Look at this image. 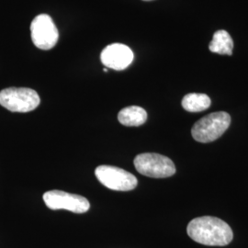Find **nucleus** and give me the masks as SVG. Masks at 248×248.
<instances>
[{
  "label": "nucleus",
  "instance_id": "nucleus-1",
  "mask_svg": "<svg viewBox=\"0 0 248 248\" xmlns=\"http://www.w3.org/2000/svg\"><path fill=\"white\" fill-rule=\"evenodd\" d=\"M186 232L197 243L210 247L227 246L233 237L229 224L212 216L193 219L188 223Z\"/></svg>",
  "mask_w": 248,
  "mask_h": 248
},
{
  "label": "nucleus",
  "instance_id": "nucleus-2",
  "mask_svg": "<svg viewBox=\"0 0 248 248\" xmlns=\"http://www.w3.org/2000/svg\"><path fill=\"white\" fill-rule=\"evenodd\" d=\"M230 124L231 116L227 112H213L198 121L192 127L191 134L197 142H213L226 132Z\"/></svg>",
  "mask_w": 248,
  "mask_h": 248
},
{
  "label": "nucleus",
  "instance_id": "nucleus-3",
  "mask_svg": "<svg viewBox=\"0 0 248 248\" xmlns=\"http://www.w3.org/2000/svg\"><path fill=\"white\" fill-rule=\"evenodd\" d=\"M35 90L28 88H9L0 91V105L12 112H30L40 105Z\"/></svg>",
  "mask_w": 248,
  "mask_h": 248
},
{
  "label": "nucleus",
  "instance_id": "nucleus-4",
  "mask_svg": "<svg viewBox=\"0 0 248 248\" xmlns=\"http://www.w3.org/2000/svg\"><path fill=\"white\" fill-rule=\"evenodd\" d=\"M133 163L136 170L146 177L165 178L176 173V167L173 161L159 154H140L134 158Z\"/></svg>",
  "mask_w": 248,
  "mask_h": 248
},
{
  "label": "nucleus",
  "instance_id": "nucleus-5",
  "mask_svg": "<svg viewBox=\"0 0 248 248\" xmlns=\"http://www.w3.org/2000/svg\"><path fill=\"white\" fill-rule=\"evenodd\" d=\"M95 175L102 185L117 191L133 190L138 184L133 174L113 166H99L95 170Z\"/></svg>",
  "mask_w": 248,
  "mask_h": 248
},
{
  "label": "nucleus",
  "instance_id": "nucleus-6",
  "mask_svg": "<svg viewBox=\"0 0 248 248\" xmlns=\"http://www.w3.org/2000/svg\"><path fill=\"white\" fill-rule=\"evenodd\" d=\"M31 32L32 43L41 50H51L58 42V30L52 18L47 14L38 15L32 20Z\"/></svg>",
  "mask_w": 248,
  "mask_h": 248
},
{
  "label": "nucleus",
  "instance_id": "nucleus-7",
  "mask_svg": "<svg viewBox=\"0 0 248 248\" xmlns=\"http://www.w3.org/2000/svg\"><path fill=\"white\" fill-rule=\"evenodd\" d=\"M46 206L51 210H67L72 213H87L90 208L89 201L82 196L71 194L62 190H50L44 194Z\"/></svg>",
  "mask_w": 248,
  "mask_h": 248
},
{
  "label": "nucleus",
  "instance_id": "nucleus-8",
  "mask_svg": "<svg viewBox=\"0 0 248 248\" xmlns=\"http://www.w3.org/2000/svg\"><path fill=\"white\" fill-rule=\"evenodd\" d=\"M133 51L122 44L108 45L100 54L101 62L108 68L117 71L126 69L133 62Z\"/></svg>",
  "mask_w": 248,
  "mask_h": 248
},
{
  "label": "nucleus",
  "instance_id": "nucleus-9",
  "mask_svg": "<svg viewBox=\"0 0 248 248\" xmlns=\"http://www.w3.org/2000/svg\"><path fill=\"white\" fill-rule=\"evenodd\" d=\"M118 120L124 126H141L147 120V112L139 106H130L123 108L119 114Z\"/></svg>",
  "mask_w": 248,
  "mask_h": 248
},
{
  "label": "nucleus",
  "instance_id": "nucleus-10",
  "mask_svg": "<svg viewBox=\"0 0 248 248\" xmlns=\"http://www.w3.org/2000/svg\"><path fill=\"white\" fill-rule=\"evenodd\" d=\"M209 49L212 53L232 55L233 50V41L226 31L220 30L214 33L213 41L209 45Z\"/></svg>",
  "mask_w": 248,
  "mask_h": 248
},
{
  "label": "nucleus",
  "instance_id": "nucleus-11",
  "mask_svg": "<svg viewBox=\"0 0 248 248\" xmlns=\"http://www.w3.org/2000/svg\"><path fill=\"white\" fill-rule=\"evenodd\" d=\"M211 98L206 94L189 93L182 99V107L189 112H201L211 106Z\"/></svg>",
  "mask_w": 248,
  "mask_h": 248
},
{
  "label": "nucleus",
  "instance_id": "nucleus-12",
  "mask_svg": "<svg viewBox=\"0 0 248 248\" xmlns=\"http://www.w3.org/2000/svg\"><path fill=\"white\" fill-rule=\"evenodd\" d=\"M103 71L108 72V68H104V69H103Z\"/></svg>",
  "mask_w": 248,
  "mask_h": 248
},
{
  "label": "nucleus",
  "instance_id": "nucleus-13",
  "mask_svg": "<svg viewBox=\"0 0 248 248\" xmlns=\"http://www.w3.org/2000/svg\"><path fill=\"white\" fill-rule=\"evenodd\" d=\"M142 1H153V0H142Z\"/></svg>",
  "mask_w": 248,
  "mask_h": 248
}]
</instances>
